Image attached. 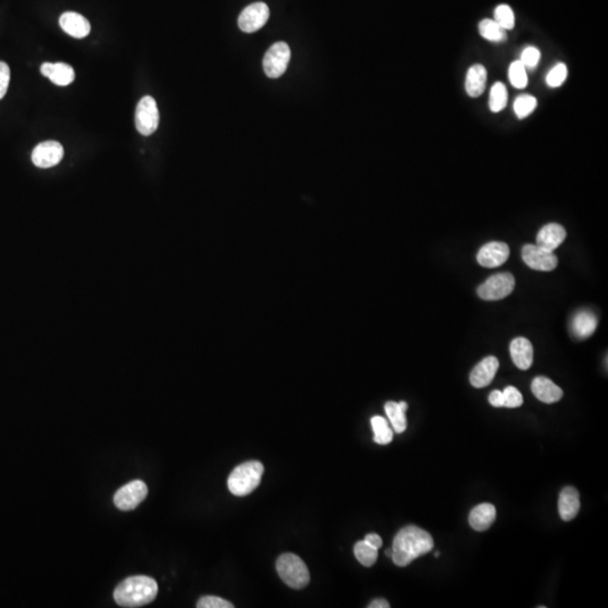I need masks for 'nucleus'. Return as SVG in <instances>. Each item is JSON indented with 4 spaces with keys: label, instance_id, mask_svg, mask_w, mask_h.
<instances>
[{
    "label": "nucleus",
    "instance_id": "1",
    "mask_svg": "<svg viewBox=\"0 0 608 608\" xmlns=\"http://www.w3.org/2000/svg\"><path fill=\"white\" fill-rule=\"evenodd\" d=\"M432 549V535L425 530L410 525L400 530L394 537L391 559L398 566H405Z\"/></svg>",
    "mask_w": 608,
    "mask_h": 608
},
{
    "label": "nucleus",
    "instance_id": "2",
    "mask_svg": "<svg viewBox=\"0 0 608 608\" xmlns=\"http://www.w3.org/2000/svg\"><path fill=\"white\" fill-rule=\"evenodd\" d=\"M158 584L146 575L128 577L117 586L114 600L122 607H140L155 600Z\"/></svg>",
    "mask_w": 608,
    "mask_h": 608
},
{
    "label": "nucleus",
    "instance_id": "3",
    "mask_svg": "<svg viewBox=\"0 0 608 608\" xmlns=\"http://www.w3.org/2000/svg\"><path fill=\"white\" fill-rule=\"evenodd\" d=\"M264 473V465L258 461H249L238 465L228 479V488L233 495L244 497L260 486Z\"/></svg>",
    "mask_w": 608,
    "mask_h": 608
},
{
    "label": "nucleus",
    "instance_id": "4",
    "mask_svg": "<svg viewBox=\"0 0 608 608\" xmlns=\"http://www.w3.org/2000/svg\"><path fill=\"white\" fill-rule=\"evenodd\" d=\"M276 570L284 584L294 589L307 587L310 582V573L302 559L293 553L280 555L276 562Z\"/></svg>",
    "mask_w": 608,
    "mask_h": 608
},
{
    "label": "nucleus",
    "instance_id": "5",
    "mask_svg": "<svg viewBox=\"0 0 608 608\" xmlns=\"http://www.w3.org/2000/svg\"><path fill=\"white\" fill-rule=\"evenodd\" d=\"M515 289V278L510 273H499L478 287V296L486 301H498L507 298Z\"/></svg>",
    "mask_w": 608,
    "mask_h": 608
},
{
    "label": "nucleus",
    "instance_id": "6",
    "mask_svg": "<svg viewBox=\"0 0 608 608\" xmlns=\"http://www.w3.org/2000/svg\"><path fill=\"white\" fill-rule=\"evenodd\" d=\"M135 126L137 132L144 137H149L157 131L159 126V110L155 99L151 96H144L137 103Z\"/></svg>",
    "mask_w": 608,
    "mask_h": 608
},
{
    "label": "nucleus",
    "instance_id": "7",
    "mask_svg": "<svg viewBox=\"0 0 608 608\" xmlns=\"http://www.w3.org/2000/svg\"><path fill=\"white\" fill-rule=\"evenodd\" d=\"M291 59V50L285 42L271 45L262 60V67L266 76L269 78H280L287 71Z\"/></svg>",
    "mask_w": 608,
    "mask_h": 608
},
{
    "label": "nucleus",
    "instance_id": "8",
    "mask_svg": "<svg viewBox=\"0 0 608 608\" xmlns=\"http://www.w3.org/2000/svg\"><path fill=\"white\" fill-rule=\"evenodd\" d=\"M148 495V487L141 480L128 483L117 490L114 496V504L123 512H130L137 508Z\"/></svg>",
    "mask_w": 608,
    "mask_h": 608
},
{
    "label": "nucleus",
    "instance_id": "9",
    "mask_svg": "<svg viewBox=\"0 0 608 608\" xmlns=\"http://www.w3.org/2000/svg\"><path fill=\"white\" fill-rule=\"evenodd\" d=\"M269 8L265 3H253L246 7L239 15L238 25L245 33L260 31L267 23Z\"/></svg>",
    "mask_w": 608,
    "mask_h": 608
},
{
    "label": "nucleus",
    "instance_id": "10",
    "mask_svg": "<svg viewBox=\"0 0 608 608\" xmlns=\"http://www.w3.org/2000/svg\"><path fill=\"white\" fill-rule=\"evenodd\" d=\"M525 264L535 271H555L557 266V257L555 253L544 251L537 245H525L522 249Z\"/></svg>",
    "mask_w": 608,
    "mask_h": 608
},
{
    "label": "nucleus",
    "instance_id": "11",
    "mask_svg": "<svg viewBox=\"0 0 608 608\" xmlns=\"http://www.w3.org/2000/svg\"><path fill=\"white\" fill-rule=\"evenodd\" d=\"M65 150L58 141H44L34 148L32 161L36 167L51 168L57 166L62 160Z\"/></svg>",
    "mask_w": 608,
    "mask_h": 608
},
{
    "label": "nucleus",
    "instance_id": "12",
    "mask_svg": "<svg viewBox=\"0 0 608 608\" xmlns=\"http://www.w3.org/2000/svg\"><path fill=\"white\" fill-rule=\"evenodd\" d=\"M509 247L505 242H492L481 248L477 260L482 267L496 269L504 265L509 258Z\"/></svg>",
    "mask_w": 608,
    "mask_h": 608
},
{
    "label": "nucleus",
    "instance_id": "13",
    "mask_svg": "<svg viewBox=\"0 0 608 608\" xmlns=\"http://www.w3.org/2000/svg\"><path fill=\"white\" fill-rule=\"evenodd\" d=\"M499 369L498 358L488 356L472 370L470 382L474 388H486L495 379L496 373Z\"/></svg>",
    "mask_w": 608,
    "mask_h": 608
},
{
    "label": "nucleus",
    "instance_id": "14",
    "mask_svg": "<svg viewBox=\"0 0 608 608\" xmlns=\"http://www.w3.org/2000/svg\"><path fill=\"white\" fill-rule=\"evenodd\" d=\"M566 237V229L561 224H546L537 233V245L544 251L553 253L557 248L562 245Z\"/></svg>",
    "mask_w": 608,
    "mask_h": 608
},
{
    "label": "nucleus",
    "instance_id": "15",
    "mask_svg": "<svg viewBox=\"0 0 608 608\" xmlns=\"http://www.w3.org/2000/svg\"><path fill=\"white\" fill-rule=\"evenodd\" d=\"M532 392L544 403H555L564 397V391L546 376H537L532 382Z\"/></svg>",
    "mask_w": 608,
    "mask_h": 608
},
{
    "label": "nucleus",
    "instance_id": "16",
    "mask_svg": "<svg viewBox=\"0 0 608 608\" xmlns=\"http://www.w3.org/2000/svg\"><path fill=\"white\" fill-rule=\"evenodd\" d=\"M59 23L67 34L76 39H84L90 33V22L78 12H65L60 17Z\"/></svg>",
    "mask_w": 608,
    "mask_h": 608
},
{
    "label": "nucleus",
    "instance_id": "17",
    "mask_svg": "<svg viewBox=\"0 0 608 608\" xmlns=\"http://www.w3.org/2000/svg\"><path fill=\"white\" fill-rule=\"evenodd\" d=\"M41 72L57 86H68L75 81V70L67 63L45 62L41 66Z\"/></svg>",
    "mask_w": 608,
    "mask_h": 608
},
{
    "label": "nucleus",
    "instance_id": "18",
    "mask_svg": "<svg viewBox=\"0 0 608 608\" xmlns=\"http://www.w3.org/2000/svg\"><path fill=\"white\" fill-rule=\"evenodd\" d=\"M512 360L519 370L526 371L533 364L534 351L531 341L526 338L518 337L510 343Z\"/></svg>",
    "mask_w": 608,
    "mask_h": 608
},
{
    "label": "nucleus",
    "instance_id": "19",
    "mask_svg": "<svg viewBox=\"0 0 608 608\" xmlns=\"http://www.w3.org/2000/svg\"><path fill=\"white\" fill-rule=\"evenodd\" d=\"M580 509V499L579 492L573 487H566L560 493L559 498V514L561 518L569 522L578 515Z\"/></svg>",
    "mask_w": 608,
    "mask_h": 608
},
{
    "label": "nucleus",
    "instance_id": "20",
    "mask_svg": "<svg viewBox=\"0 0 608 608\" xmlns=\"http://www.w3.org/2000/svg\"><path fill=\"white\" fill-rule=\"evenodd\" d=\"M496 516H497V512H496L495 506L484 503V504L474 507L471 514L468 516V523L475 531H487L491 526L492 523L495 522Z\"/></svg>",
    "mask_w": 608,
    "mask_h": 608
},
{
    "label": "nucleus",
    "instance_id": "21",
    "mask_svg": "<svg viewBox=\"0 0 608 608\" xmlns=\"http://www.w3.org/2000/svg\"><path fill=\"white\" fill-rule=\"evenodd\" d=\"M487 70L482 65L470 67L465 78V90L470 97H479L486 90Z\"/></svg>",
    "mask_w": 608,
    "mask_h": 608
},
{
    "label": "nucleus",
    "instance_id": "22",
    "mask_svg": "<svg viewBox=\"0 0 608 608\" xmlns=\"http://www.w3.org/2000/svg\"><path fill=\"white\" fill-rule=\"evenodd\" d=\"M597 318L591 311L582 310L575 313L573 316V334L575 337L579 339H584V338L591 337V335L595 332L597 328Z\"/></svg>",
    "mask_w": 608,
    "mask_h": 608
},
{
    "label": "nucleus",
    "instance_id": "23",
    "mask_svg": "<svg viewBox=\"0 0 608 608\" xmlns=\"http://www.w3.org/2000/svg\"><path fill=\"white\" fill-rule=\"evenodd\" d=\"M385 412L388 414L389 421L391 425L394 427V430L401 434L407 430V418H405V412L408 409V403H394L389 401L385 403Z\"/></svg>",
    "mask_w": 608,
    "mask_h": 608
},
{
    "label": "nucleus",
    "instance_id": "24",
    "mask_svg": "<svg viewBox=\"0 0 608 608\" xmlns=\"http://www.w3.org/2000/svg\"><path fill=\"white\" fill-rule=\"evenodd\" d=\"M479 32L483 39L490 42H504L507 39L506 30H504L497 22L493 19H483L479 24Z\"/></svg>",
    "mask_w": 608,
    "mask_h": 608
},
{
    "label": "nucleus",
    "instance_id": "25",
    "mask_svg": "<svg viewBox=\"0 0 608 608\" xmlns=\"http://www.w3.org/2000/svg\"><path fill=\"white\" fill-rule=\"evenodd\" d=\"M373 432H374V441L380 445L390 444L394 439V432L389 426L388 421L381 416H374L371 419Z\"/></svg>",
    "mask_w": 608,
    "mask_h": 608
},
{
    "label": "nucleus",
    "instance_id": "26",
    "mask_svg": "<svg viewBox=\"0 0 608 608\" xmlns=\"http://www.w3.org/2000/svg\"><path fill=\"white\" fill-rule=\"evenodd\" d=\"M354 555L358 562L364 566H372L378 560V550L367 544L365 541H358L355 544Z\"/></svg>",
    "mask_w": 608,
    "mask_h": 608
},
{
    "label": "nucleus",
    "instance_id": "27",
    "mask_svg": "<svg viewBox=\"0 0 608 608\" xmlns=\"http://www.w3.org/2000/svg\"><path fill=\"white\" fill-rule=\"evenodd\" d=\"M508 101L507 88L503 83H496L490 90L489 108L493 113H498L506 108Z\"/></svg>",
    "mask_w": 608,
    "mask_h": 608
},
{
    "label": "nucleus",
    "instance_id": "28",
    "mask_svg": "<svg viewBox=\"0 0 608 608\" xmlns=\"http://www.w3.org/2000/svg\"><path fill=\"white\" fill-rule=\"evenodd\" d=\"M537 106V99L528 94L519 95L514 101V110H515V114L518 119H525L528 115H531Z\"/></svg>",
    "mask_w": 608,
    "mask_h": 608
},
{
    "label": "nucleus",
    "instance_id": "29",
    "mask_svg": "<svg viewBox=\"0 0 608 608\" xmlns=\"http://www.w3.org/2000/svg\"><path fill=\"white\" fill-rule=\"evenodd\" d=\"M508 76H509L510 84L513 85L517 90H523L527 86L528 79L526 68L523 66V63L519 60L514 61L510 65Z\"/></svg>",
    "mask_w": 608,
    "mask_h": 608
},
{
    "label": "nucleus",
    "instance_id": "30",
    "mask_svg": "<svg viewBox=\"0 0 608 608\" xmlns=\"http://www.w3.org/2000/svg\"><path fill=\"white\" fill-rule=\"evenodd\" d=\"M504 30H513L515 26V15L513 9L508 5H499L495 10V19Z\"/></svg>",
    "mask_w": 608,
    "mask_h": 608
},
{
    "label": "nucleus",
    "instance_id": "31",
    "mask_svg": "<svg viewBox=\"0 0 608 608\" xmlns=\"http://www.w3.org/2000/svg\"><path fill=\"white\" fill-rule=\"evenodd\" d=\"M568 77V68L564 63H557L546 76V84L552 88L560 87Z\"/></svg>",
    "mask_w": 608,
    "mask_h": 608
},
{
    "label": "nucleus",
    "instance_id": "32",
    "mask_svg": "<svg viewBox=\"0 0 608 608\" xmlns=\"http://www.w3.org/2000/svg\"><path fill=\"white\" fill-rule=\"evenodd\" d=\"M503 396H504V407L506 408H518L524 403L522 394L514 387H507L503 391Z\"/></svg>",
    "mask_w": 608,
    "mask_h": 608
},
{
    "label": "nucleus",
    "instance_id": "33",
    "mask_svg": "<svg viewBox=\"0 0 608 608\" xmlns=\"http://www.w3.org/2000/svg\"><path fill=\"white\" fill-rule=\"evenodd\" d=\"M540 50L534 48V47H527V48L523 51L519 61L523 63V66L525 68L534 69L537 68V65L540 62Z\"/></svg>",
    "mask_w": 608,
    "mask_h": 608
},
{
    "label": "nucleus",
    "instance_id": "34",
    "mask_svg": "<svg viewBox=\"0 0 608 608\" xmlns=\"http://www.w3.org/2000/svg\"><path fill=\"white\" fill-rule=\"evenodd\" d=\"M199 608H233V604L217 596H204L197 602Z\"/></svg>",
    "mask_w": 608,
    "mask_h": 608
},
{
    "label": "nucleus",
    "instance_id": "35",
    "mask_svg": "<svg viewBox=\"0 0 608 608\" xmlns=\"http://www.w3.org/2000/svg\"><path fill=\"white\" fill-rule=\"evenodd\" d=\"M10 70L6 62L0 61V99H3L8 90Z\"/></svg>",
    "mask_w": 608,
    "mask_h": 608
},
{
    "label": "nucleus",
    "instance_id": "36",
    "mask_svg": "<svg viewBox=\"0 0 608 608\" xmlns=\"http://www.w3.org/2000/svg\"><path fill=\"white\" fill-rule=\"evenodd\" d=\"M489 403L492 407H496V408H503V407H504V396H503V391H492L489 396Z\"/></svg>",
    "mask_w": 608,
    "mask_h": 608
},
{
    "label": "nucleus",
    "instance_id": "37",
    "mask_svg": "<svg viewBox=\"0 0 608 608\" xmlns=\"http://www.w3.org/2000/svg\"><path fill=\"white\" fill-rule=\"evenodd\" d=\"M364 541L376 550H379L380 548H381L382 544H383L381 537L378 535V534L374 533L367 534L366 537H365V540Z\"/></svg>",
    "mask_w": 608,
    "mask_h": 608
},
{
    "label": "nucleus",
    "instance_id": "38",
    "mask_svg": "<svg viewBox=\"0 0 608 608\" xmlns=\"http://www.w3.org/2000/svg\"><path fill=\"white\" fill-rule=\"evenodd\" d=\"M370 608H389L390 607V604L385 600H373L371 602L370 605H369Z\"/></svg>",
    "mask_w": 608,
    "mask_h": 608
},
{
    "label": "nucleus",
    "instance_id": "39",
    "mask_svg": "<svg viewBox=\"0 0 608 608\" xmlns=\"http://www.w3.org/2000/svg\"><path fill=\"white\" fill-rule=\"evenodd\" d=\"M385 555H388V557H392V549L387 550V552H385Z\"/></svg>",
    "mask_w": 608,
    "mask_h": 608
}]
</instances>
